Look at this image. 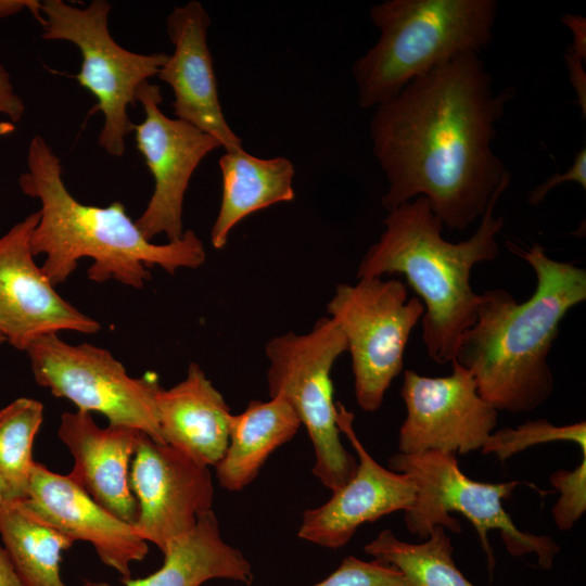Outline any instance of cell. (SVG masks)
<instances>
[{
  "label": "cell",
  "mask_w": 586,
  "mask_h": 586,
  "mask_svg": "<svg viewBox=\"0 0 586 586\" xmlns=\"http://www.w3.org/2000/svg\"><path fill=\"white\" fill-rule=\"evenodd\" d=\"M512 93L495 92L485 63L469 53L377 105L369 130L387 180L382 206L424 196L443 225L460 231L482 216L510 175L492 143Z\"/></svg>",
  "instance_id": "obj_1"
},
{
  "label": "cell",
  "mask_w": 586,
  "mask_h": 586,
  "mask_svg": "<svg viewBox=\"0 0 586 586\" xmlns=\"http://www.w3.org/2000/svg\"><path fill=\"white\" fill-rule=\"evenodd\" d=\"M507 246L533 268L535 290L523 303L504 289L479 294L476 320L454 360L473 375L485 402L518 413L536 409L552 393L548 356L561 320L586 300V270L550 258L539 243Z\"/></svg>",
  "instance_id": "obj_2"
},
{
  "label": "cell",
  "mask_w": 586,
  "mask_h": 586,
  "mask_svg": "<svg viewBox=\"0 0 586 586\" xmlns=\"http://www.w3.org/2000/svg\"><path fill=\"white\" fill-rule=\"evenodd\" d=\"M18 184L41 204L29 244L35 256L44 255L41 269L53 285L66 281L86 257L93 260L87 271L92 281L116 280L137 289L151 278L154 266L174 275L206 259L193 230L177 241L155 244L143 237L123 203L100 207L77 201L63 181L60 158L39 135L29 141L27 168Z\"/></svg>",
  "instance_id": "obj_3"
},
{
  "label": "cell",
  "mask_w": 586,
  "mask_h": 586,
  "mask_svg": "<svg viewBox=\"0 0 586 586\" xmlns=\"http://www.w3.org/2000/svg\"><path fill=\"white\" fill-rule=\"evenodd\" d=\"M510 179L495 191L474 233L457 243L443 238L444 225L424 196L387 212L383 233L358 266V279L405 276L422 298V340L436 364L455 359L463 333L476 320L479 294L471 286V271L499 254L497 234L505 221L494 212Z\"/></svg>",
  "instance_id": "obj_4"
},
{
  "label": "cell",
  "mask_w": 586,
  "mask_h": 586,
  "mask_svg": "<svg viewBox=\"0 0 586 586\" xmlns=\"http://www.w3.org/2000/svg\"><path fill=\"white\" fill-rule=\"evenodd\" d=\"M496 0H385L369 10L378 41L352 67L360 107L397 95L412 80L493 40Z\"/></svg>",
  "instance_id": "obj_5"
},
{
  "label": "cell",
  "mask_w": 586,
  "mask_h": 586,
  "mask_svg": "<svg viewBox=\"0 0 586 586\" xmlns=\"http://www.w3.org/2000/svg\"><path fill=\"white\" fill-rule=\"evenodd\" d=\"M388 466L393 471L407 475L416 485L415 502L404 515L411 534L428 538L435 525L459 533V521L449 514L458 512L473 524L491 572L495 566L488 542L492 530L500 532L510 555L523 557L535 553L542 569L548 570L553 565L560 550L556 540L519 530L504 508L502 501L512 496L520 482L493 484L471 480L460 470L453 453H397L388 459Z\"/></svg>",
  "instance_id": "obj_6"
},
{
  "label": "cell",
  "mask_w": 586,
  "mask_h": 586,
  "mask_svg": "<svg viewBox=\"0 0 586 586\" xmlns=\"http://www.w3.org/2000/svg\"><path fill=\"white\" fill-rule=\"evenodd\" d=\"M346 351L345 337L330 317L318 319L307 333L277 335L265 347L269 396L284 398L296 412L315 449L313 473L332 492L357 469L340 438L331 380L334 362Z\"/></svg>",
  "instance_id": "obj_7"
},
{
  "label": "cell",
  "mask_w": 586,
  "mask_h": 586,
  "mask_svg": "<svg viewBox=\"0 0 586 586\" xmlns=\"http://www.w3.org/2000/svg\"><path fill=\"white\" fill-rule=\"evenodd\" d=\"M111 8L105 0H93L85 8L44 0L38 22L44 40L68 41L80 51L81 64L75 78L94 95L95 111L104 117L99 145L110 155L122 156L135 125L128 109L137 102L139 87L157 76L168 54H141L118 44L109 28Z\"/></svg>",
  "instance_id": "obj_8"
},
{
  "label": "cell",
  "mask_w": 586,
  "mask_h": 586,
  "mask_svg": "<svg viewBox=\"0 0 586 586\" xmlns=\"http://www.w3.org/2000/svg\"><path fill=\"white\" fill-rule=\"evenodd\" d=\"M327 311L345 337L358 406L378 410L403 370L410 333L424 314L422 302L408 301L399 280L366 277L356 284H337Z\"/></svg>",
  "instance_id": "obj_9"
},
{
  "label": "cell",
  "mask_w": 586,
  "mask_h": 586,
  "mask_svg": "<svg viewBox=\"0 0 586 586\" xmlns=\"http://www.w3.org/2000/svg\"><path fill=\"white\" fill-rule=\"evenodd\" d=\"M25 352L37 384L55 397L163 443L155 406L162 386L155 375L132 378L109 351L88 343L72 345L58 334L36 339Z\"/></svg>",
  "instance_id": "obj_10"
},
{
  "label": "cell",
  "mask_w": 586,
  "mask_h": 586,
  "mask_svg": "<svg viewBox=\"0 0 586 586\" xmlns=\"http://www.w3.org/2000/svg\"><path fill=\"white\" fill-rule=\"evenodd\" d=\"M136 100L143 107L144 118L133 125L137 149L154 180L150 201L135 221L143 237L151 241L165 234L168 242L182 238V211L190 179L202 160L222 148L213 136L179 118L163 113L157 85L144 81Z\"/></svg>",
  "instance_id": "obj_11"
},
{
  "label": "cell",
  "mask_w": 586,
  "mask_h": 586,
  "mask_svg": "<svg viewBox=\"0 0 586 586\" xmlns=\"http://www.w3.org/2000/svg\"><path fill=\"white\" fill-rule=\"evenodd\" d=\"M447 377L406 370L400 395L406 419L398 453H459L482 449L497 425L498 411L479 394L473 375L456 360Z\"/></svg>",
  "instance_id": "obj_12"
},
{
  "label": "cell",
  "mask_w": 586,
  "mask_h": 586,
  "mask_svg": "<svg viewBox=\"0 0 586 586\" xmlns=\"http://www.w3.org/2000/svg\"><path fill=\"white\" fill-rule=\"evenodd\" d=\"M129 485L138 504L133 527L161 551L212 510L214 486L208 467L145 433L131 459Z\"/></svg>",
  "instance_id": "obj_13"
},
{
  "label": "cell",
  "mask_w": 586,
  "mask_h": 586,
  "mask_svg": "<svg viewBox=\"0 0 586 586\" xmlns=\"http://www.w3.org/2000/svg\"><path fill=\"white\" fill-rule=\"evenodd\" d=\"M38 220L37 211L0 238V343L22 351L42 335L92 334L101 328L59 295L36 264L29 240Z\"/></svg>",
  "instance_id": "obj_14"
},
{
  "label": "cell",
  "mask_w": 586,
  "mask_h": 586,
  "mask_svg": "<svg viewBox=\"0 0 586 586\" xmlns=\"http://www.w3.org/2000/svg\"><path fill=\"white\" fill-rule=\"evenodd\" d=\"M336 409L339 429L358 456L357 469L327 502L303 512L298 530L300 538L331 549L345 546L362 523L408 510L417 493L407 475L380 466L369 455L353 429V415L341 404Z\"/></svg>",
  "instance_id": "obj_15"
},
{
  "label": "cell",
  "mask_w": 586,
  "mask_h": 586,
  "mask_svg": "<svg viewBox=\"0 0 586 586\" xmlns=\"http://www.w3.org/2000/svg\"><path fill=\"white\" fill-rule=\"evenodd\" d=\"M211 22L199 1L174 7L166 18V31L174 52L157 77L173 90L176 118L216 138L225 151H232L242 148V140L230 128L219 102L213 56L207 44Z\"/></svg>",
  "instance_id": "obj_16"
},
{
  "label": "cell",
  "mask_w": 586,
  "mask_h": 586,
  "mask_svg": "<svg viewBox=\"0 0 586 586\" xmlns=\"http://www.w3.org/2000/svg\"><path fill=\"white\" fill-rule=\"evenodd\" d=\"M24 505L74 542L90 543L103 564L131 578L130 564L142 561L148 543L126 523L94 501L68 475L36 462L33 466Z\"/></svg>",
  "instance_id": "obj_17"
},
{
  "label": "cell",
  "mask_w": 586,
  "mask_h": 586,
  "mask_svg": "<svg viewBox=\"0 0 586 586\" xmlns=\"http://www.w3.org/2000/svg\"><path fill=\"white\" fill-rule=\"evenodd\" d=\"M143 432L125 425L99 426L90 412L61 416L58 436L74 458L68 477L122 521L135 524L138 504L129 485L131 459Z\"/></svg>",
  "instance_id": "obj_18"
},
{
  "label": "cell",
  "mask_w": 586,
  "mask_h": 586,
  "mask_svg": "<svg viewBox=\"0 0 586 586\" xmlns=\"http://www.w3.org/2000/svg\"><path fill=\"white\" fill-rule=\"evenodd\" d=\"M163 443L200 464L216 466L228 443L232 413L202 368L191 362L186 378L155 397Z\"/></svg>",
  "instance_id": "obj_19"
},
{
  "label": "cell",
  "mask_w": 586,
  "mask_h": 586,
  "mask_svg": "<svg viewBox=\"0 0 586 586\" xmlns=\"http://www.w3.org/2000/svg\"><path fill=\"white\" fill-rule=\"evenodd\" d=\"M221 201L211 229V243L221 250L231 230L246 216L294 200V166L284 156L260 158L243 146L225 151L219 158Z\"/></svg>",
  "instance_id": "obj_20"
},
{
  "label": "cell",
  "mask_w": 586,
  "mask_h": 586,
  "mask_svg": "<svg viewBox=\"0 0 586 586\" xmlns=\"http://www.w3.org/2000/svg\"><path fill=\"white\" fill-rule=\"evenodd\" d=\"M163 565L142 578L122 579L124 586H201L213 578L251 585V563L220 536L213 510L202 514L187 534L171 539L162 550ZM99 586H110L99 584Z\"/></svg>",
  "instance_id": "obj_21"
},
{
  "label": "cell",
  "mask_w": 586,
  "mask_h": 586,
  "mask_svg": "<svg viewBox=\"0 0 586 586\" xmlns=\"http://www.w3.org/2000/svg\"><path fill=\"white\" fill-rule=\"evenodd\" d=\"M301 425L296 412L284 398L251 400L244 411L231 417L229 443L215 466L220 486L231 492L246 487L268 457L288 443Z\"/></svg>",
  "instance_id": "obj_22"
},
{
  "label": "cell",
  "mask_w": 586,
  "mask_h": 586,
  "mask_svg": "<svg viewBox=\"0 0 586 586\" xmlns=\"http://www.w3.org/2000/svg\"><path fill=\"white\" fill-rule=\"evenodd\" d=\"M0 536L25 586H67L60 574L62 552L75 543L33 513L24 502H0Z\"/></svg>",
  "instance_id": "obj_23"
},
{
  "label": "cell",
  "mask_w": 586,
  "mask_h": 586,
  "mask_svg": "<svg viewBox=\"0 0 586 586\" xmlns=\"http://www.w3.org/2000/svg\"><path fill=\"white\" fill-rule=\"evenodd\" d=\"M445 530L435 525L421 544L399 540L391 530H384L364 550L374 560L396 568L406 586H475L456 566Z\"/></svg>",
  "instance_id": "obj_24"
},
{
  "label": "cell",
  "mask_w": 586,
  "mask_h": 586,
  "mask_svg": "<svg viewBox=\"0 0 586 586\" xmlns=\"http://www.w3.org/2000/svg\"><path fill=\"white\" fill-rule=\"evenodd\" d=\"M43 421V405L20 397L0 410V479L16 500L27 496L35 463L33 445Z\"/></svg>",
  "instance_id": "obj_25"
},
{
  "label": "cell",
  "mask_w": 586,
  "mask_h": 586,
  "mask_svg": "<svg viewBox=\"0 0 586 586\" xmlns=\"http://www.w3.org/2000/svg\"><path fill=\"white\" fill-rule=\"evenodd\" d=\"M556 441L575 443L586 456L585 421L568 425H555L546 419L527 421L515 429L505 428L492 433L481 450L505 461L527 447Z\"/></svg>",
  "instance_id": "obj_26"
},
{
  "label": "cell",
  "mask_w": 586,
  "mask_h": 586,
  "mask_svg": "<svg viewBox=\"0 0 586 586\" xmlns=\"http://www.w3.org/2000/svg\"><path fill=\"white\" fill-rule=\"evenodd\" d=\"M550 483L561 494L552 508L553 521L559 530L569 531L586 510V456L573 471L553 472Z\"/></svg>",
  "instance_id": "obj_27"
},
{
  "label": "cell",
  "mask_w": 586,
  "mask_h": 586,
  "mask_svg": "<svg viewBox=\"0 0 586 586\" xmlns=\"http://www.w3.org/2000/svg\"><path fill=\"white\" fill-rule=\"evenodd\" d=\"M311 586H406L402 573L378 560L364 561L354 556L343 559L327 578Z\"/></svg>",
  "instance_id": "obj_28"
},
{
  "label": "cell",
  "mask_w": 586,
  "mask_h": 586,
  "mask_svg": "<svg viewBox=\"0 0 586 586\" xmlns=\"http://www.w3.org/2000/svg\"><path fill=\"white\" fill-rule=\"evenodd\" d=\"M561 22L572 33V46L565 53V63L569 69V78L576 93L578 105L586 116V20L579 14H564Z\"/></svg>",
  "instance_id": "obj_29"
},
{
  "label": "cell",
  "mask_w": 586,
  "mask_h": 586,
  "mask_svg": "<svg viewBox=\"0 0 586 586\" xmlns=\"http://www.w3.org/2000/svg\"><path fill=\"white\" fill-rule=\"evenodd\" d=\"M576 182L586 190V149L583 146L574 157L573 164L564 174H555L543 183L535 187L527 195L532 205L539 204L546 195L558 184L563 182Z\"/></svg>",
  "instance_id": "obj_30"
},
{
  "label": "cell",
  "mask_w": 586,
  "mask_h": 586,
  "mask_svg": "<svg viewBox=\"0 0 586 586\" xmlns=\"http://www.w3.org/2000/svg\"><path fill=\"white\" fill-rule=\"evenodd\" d=\"M24 113L25 104L16 93L9 72L0 63V114L17 123L23 118Z\"/></svg>",
  "instance_id": "obj_31"
},
{
  "label": "cell",
  "mask_w": 586,
  "mask_h": 586,
  "mask_svg": "<svg viewBox=\"0 0 586 586\" xmlns=\"http://www.w3.org/2000/svg\"><path fill=\"white\" fill-rule=\"evenodd\" d=\"M40 5L41 2L37 0H0V20L27 10L39 21Z\"/></svg>",
  "instance_id": "obj_32"
},
{
  "label": "cell",
  "mask_w": 586,
  "mask_h": 586,
  "mask_svg": "<svg viewBox=\"0 0 586 586\" xmlns=\"http://www.w3.org/2000/svg\"><path fill=\"white\" fill-rule=\"evenodd\" d=\"M0 586H25L8 552L0 545Z\"/></svg>",
  "instance_id": "obj_33"
},
{
  "label": "cell",
  "mask_w": 586,
  "mask_h": 586,
  "mask_svg": "<svg viewBox=\"0 0 586 586\" xmlns=\"http://www.w3.org/2000/svg\"><path fill=\"white\" fill-rule=\"evenodd\" d=\"M16 500L9 485L0 479V502Z\"/></svg>",
  "instance_id": "obj_34"
}]
</instances>
